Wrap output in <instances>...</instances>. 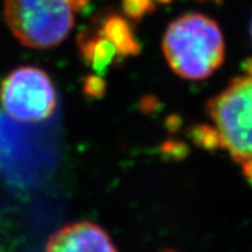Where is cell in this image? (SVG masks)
Instances as JSON below:
<instances>
[{
	"label": "cell",
	"mask_w": 252,
	"mask_h": 252,
	"mask_svg": "<svg viewBox=\"0 0 252 252\" xmlns=\"http://www.w3.org/2000/svg\"><path fill=\"white\" fill-rule=\"evenodd\" d=\"M162 252H176V251H174V250H163Z\"/></svg>",
	"instance_id": "obj_16"
},
{
	"label": "cell",
	"mask_w": 252,
	"mask_h": 252,
	"mask_svg": "<svg viewBox=\"0 0 252 252\" xmlns=\"http://www.w3.org/2000/svg\"><path fill=\"white\" fill-rule=\"evenodd\" d=\"M47 252H117L108 233L89 221L67 224L50 236Z\"/></svg>",
	"instance_id": "obj_6"
},
{
	"label": "cell",
	"mask_w": 252,
	"mask_h": 252,
	"mask_svg": "<svg viewBox=\"0 0 252 252\" xmlns=\"http://www.w3.org/2000/svg\"><path fill=\"white\" fill-rule=\"evenodd\" d=\"M162 50L171 70L189 80H203L221 67L225 41L219 25L199 13L176 18L167 27Z\"/></svg>",
	"instance_id": "obj_2"
},
{
	"label": "cell",
	"mask_w": 252,
	"mask_h": 252,
	"mask_svg": "<svg viewBox=\"0 0 252 252\" xmlns=\"http://www.w3.org/2000/svg\"><path fill=\"white\" fill-rule=\"evenodd\" d=\"M57 163L53 124L22 123L0 110V176L10 187L30 189L49 178Z\"/></svg>",
	"instance_id": "obj_1"
},
{
	"label": "cell",
	"mask_w": 252,
	"mask_h": 252,
	"mask_svg": "<svg viewBox=\"0 0 252 252\" xmlns=\"http://www.w3.org/2000/svg\"><path fill=\"white\" fill-rule=\"evenodd\" d=\"M158 3H162V4H167V3H171L173 0H156Z\"/></svg>",
	"instance_id": "obj_13"
},
{
	"label": "cell",
	"mask_w": 252,
	"mask_h": 252,
	"mask_svg": "<svg viewBox=\"0 0 252 252\" xmlns=\"http://www.w3.org/2000/svg\"><path fill=\"white\" fill-rule=\"evenodd\" d=\"M77 47L84 62L95 72V75L103 76L116 61V48L103 36L100 31L85 30L77 37Z\"/></svg>",
	"instance_id": "obj_7"
},
{
	"label": "cell",
	"mask_w": 252,
	"mask_h": 252,
	"mask_svg": "<svg viewBox=\"0 0 252 252\" xmlns=\"http://www.w3.org/2000/svg\"><path fill=\"white\" fill-rule=\"evenodd\" d=\"M199 1H214V3L220 4L222 1V0H199Z\"/></svg>",
	"instance_id": "obj_14"
},
{
	"label": "cell",
	"mask_w": 252,
	"mask_h": 252,
	"mask_svg": "<svg viewBox=\"0 0 252 252\" xmlns=\"http://www.w3.org/2000/svg\"><path fill=\"white\" fill-rule=\"evenodd\" d=\"M0 103L10 117L26 124H40L56 111V88L45 71L32 66L18 67L3 80Z\"/></svg>",
	"instance_id": "obj_5"
},
{
	"label": "cell",
	"mask_w": 252,
	"mask_h": 252,
	"mask_svg": "<svg viewBox=\"0 0 252 252\" xmlns=\"http://www.w3.org/2000/svg\"><path fill=\"white\" fill-rule=\"evenodd\" d=\"M67 3L71 7V9L81 10L87 7V4L89 3V0H67Z\"/></svg>",
	"instance_id": "obj_12"
},
{
	"label": "cell",
	"mask_w": 252,
	"mask_h": 252,
	"mask_svg": "<svg viewBox=\"0 0 252 252\" xmlns=\"http://www.w3.org/2000/svg\"><path fill=\"white\" fill-rule=\"evenodd\" d=\"M190 138L197 146L203 147L206 150H215L220 148L219 136L214 126L197 125L190 130Z\"/></svg>",
	"instance_id": "obj_9"
},
{
	"label": "cell",
	"mask_w": 252,
	"mask_h": 252,
	"mask_svg": "<svg viewBox=\"0 0 252 252\" xmlns=\"http://www.w3.org/2000/svg\"><path fill=\"white\" fill-rule=\"evenodd\" d=\"M4 18L26 47H56L70 35L75 18L67 0H5Z\"/></svg>",
	"instance_id": "obj_4"
},
{
	"label": "cell",
	"mask_w": 252,
	"mask_h": 252,
	"mask_svg": "<svg viewBox=\"0 0 252 252\" xmlns=\"http://www.w3.org/2000/svg\"><path fill=\"white\" fill-rule=\"evenodd\" d=\"M124 14L131 20H142L156 10L152 0H121Z\"/></svg>",
	"instance_id": "obj_10"
},
{
	"label": "cell",
	"mask_w": 252,
	"mask_h": 252,
	"mask_svg": "<svg viewBox=\"0 0 252 252\" xmlns=\"http://www.w3.org/2000/svg\"><path fill=\"white\" fill-rule=\"evenodd\" d=\"M99 31L123 57H133L140 53V43L135 36L134 27L121 14L111 13L104 16Z\"/></svg>",
	"instance_id": "obj_8"
},
{
	"label": "cell",
	"mask_w": 252,
	"mask_h": 252,
	"mask_svg": "<svg viewBox=\"0 0 252 252\" xmlns=\"http://www.w3.org/2000/svg\"><path fill=\"white\" fill-rule=\"evenodd\" d=\"M250 33H251V40H252V20H251V25H250Z\"/></svg>",
	"instance_id": "obj_15"
},
{
	"label": "cell",
	"mask_w": 252,
	"mask_h": 252,
	"mask_svg": "<svg viewBox=\"0 0 252 252\" xmlns=\"http://www.w3.org/2000/svg\"><path fill=\"white\" fill-rule=\"evenodd\" d=\"M84 93L92 98H100L106 93V83L99 75H90L84 79Z\"/></svg>",
	"instance_id": "obj_11"
},
{
	"label": "cell",
	"mask_w": 252,
	"mask_h": 252,
	"mask_svg": "<svg viewBox=\"0 0 252 252\" xmlns=\"http://www.w3.org/2000/svg\"><path fill=\"white\" fill-rule=\"evenodd\" d=\"M243 70V75L230 80L225 89L209 100L207 112L220 148L252 184V58L246 61Z\"/></svg>",
	"instance_id": "obj_3"
}]
</instances>
